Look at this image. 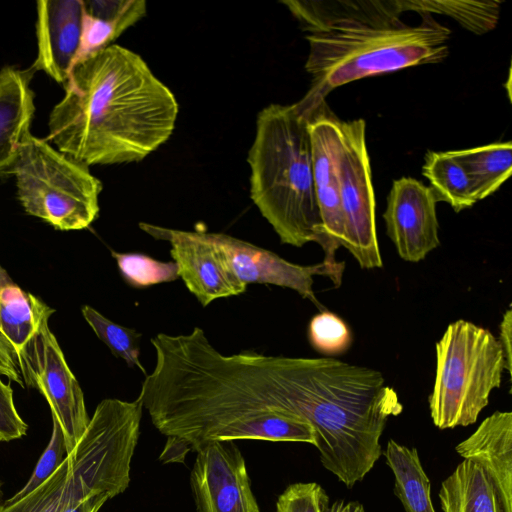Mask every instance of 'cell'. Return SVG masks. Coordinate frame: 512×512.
Returning a JSON list of instances; mask_svg holds the SVG:
<instances>
[{"instance_id": "obj_1", "label": "cell", "mask_w": 512, "mask_h": 512, "mask_svg": "<svg viewBox=\"0 0 512 512\" xmlns=\"http://www.w3.org/2000/svg\"><path fill=\"white\" fill-rule=\"evenodd\" d=\"M64 85L46 140L86 166L141 161L173 133L174 94L127 48L111 44L85 56Z\"/></svg>"}, {"instance_id": "obj_2", "label": "cell", "mask_w": 512, "mask_h": 512, "mask_svg": "<svg viewBox=\"0 0 512 512\" xmlns=\"http://www.w3.org/2000/svg\"><path fill=\"white\" fill-rule=\"evenodd\" d=\"M305 32L311 87L325 100L332 90L366 77L438 64L449 54L451 30L429 13L401 19L400 0H283Z\"/></svg>"}, {"instance_id": "obj_3", "label": "cell", "mask_w": 512, "mask_h": 512, "mask_svg": "<svg viewBox=\"0 0 512 512\" xmlns=\"http://www.w3.org/2000/svg\"><path fill=\"white\" fill-rule=\"evenodd\" d=\"M286 411L313 427L321 464L347 488L382 455L388 419L403 410L378 370L332 357H280Z\"/></svg>"}, {"instance_id": "obj_4", "label": "cell", "mask_w": 512, "mask_h": 512, "mask_svg": "<svg viewBox=\"0 0 512 512\" xmlns=\"http://www.w3.org/2000/svg\"><path fill=\"white\" fill-rule=\"evenodd\" d=\"M248 163L251 199L281 242L295 247L316 242L326 255L328 241L314 188L309 109L301 100L271 104L259 112Z\"/></svg>"}, {"instance_id": "obj_5", "label": "cell", "mask_w": 512, "mask_h": 512, "mask_svg": "<svg viewBox=\"0 0 512 512\" xmlns=\"http://www.w3.org/2000/svg\"><path fill=\"white\" fill-rule=\"evenodd\" d=\"M505 359L487 329L466 320L448 325L436 343V377L430 416L441 429L474 424L501 385Z\"/></svg>"}, {"instance_id": "obj_6", "label": "cell", "mask_w": 512, "mask_h": 512, "mask_svg": "<svg viewBox=\"0 0 512 512\" xmlns=\"http://www.w3.org/2000/svg\"><path fill=\"white\" fill-rule=\"evenodd\" d=\"M25 212L62 231L82 230L98 217L101 181L88 166L29 132L9 171Z\"/></svg>"}, {"instance_id": "obj_7", "label": "cell", "mask_w": 512, "mask_h": 512, "mask_svg": "<svg viewBox=\"0 0 512 512\" xmlns=\"http://www.w3.org/2000/svg\"><path fill=\"white\" fill-rule=\"evenodd\" d=\"M55 312L46 305L36 332L16 356L24 385L36 388L46 399L63 432L69 455L85 432L88 416L83 391L70 370L48 321Z\"/></svg>"}, {"instance_id": "obj_8", "label": "cell", "mask_w": 512, "mask_h": 512, "mask_svg": "<svg viewBox=\"0 0 512 512\" xmlns=\"http://www.w3.org/2000/svg\"><path fill=\"white\" fill-rule=\"evenodd\" d=\"M339 158L340 200L344 221L343 245L363 269L382 267L375 196L363 119L341 121Z\"/></svg>"}, {"instance_id": "obj_9", "label": "cell", "mask_w": 512, "mask_h": 512, "mask_svg": "<svg viewBox=\"0 0 512 512\" xmlns=\"http://www.w3.org/2000/svg\"><path fill=\"white\" fill-rule=\"evenodd\" d=\"M139 227L155 239L171 244V256L179 277L203 306L246 290V285L234 274L210 233L169 229L148 223H139Z\"/></svg>"}, {"instance_id": "obj_10", "label": "cell", "mask_w": 512, "mask_h": 512, "mask_svg": "<svg viewBox=\"0 0 512 512\" xmlns=\"http://www.w3.org/2000/svg\"><path fill=\"white\" fill-rule=\"evenodd\" d=\"M190 486L197 512H260L234 441H211L196 451Z\"/></svg>"}, {"instance_id": "obj_11", "label": "cell", "mask_w": 512, "mask_h": 512, "mask_svg": "<svg viewBox=\"0 0 512 512\" xmlns=\"http://www.w3.org/2000/svg\"><path fill=\"white\" fill-rule=\"evenodd\" d=\"M309 109V135L316 201L323 230L328 241L324 262L335 265L336 250L343 245L344 221L340 200L339 158L341 131L339 120L325 100L311 103L302 98Z\"/></svg>"}, {"instance_id": "obj_12", "label": "cell", "mask_w": 512, "mask_h": 512, "mask_svg": "<svg viewBox=\"0 0 512 512\" xmlns=\"http://www.w3.org/2000/svg\"><path fill=\"white\" fill-rule=\"evenodd\" d=\"M210 237L225 255L234 274L246 286L249 283H259L290 288L322 308L312 288L313 276L329 277L334 287L341 285L345 262L331 265L323 261L303 266L230 235L210 233Z\"/></svg>"}, {"instance_id": "obj_13", "label": "cell", "mask_w": 512, "mask_h": 512, "mask_svg": "<svg viewBox=\"0 0 512 512\" xmlns=\"http://www.w3.org/2000/svg\"><path fill=\"white\" fill-rule=\"evenodd\" d=\"M437 202L431 187L415 178L404 176L393 181L383 219L387 235L403 260L419 262L440 245Z\"/></svg>"}, {"instance_id": "obj_14", "label": "cell", "mask_w": 512, "mask_h": 512, "mask_svg": "<svg viewBox=\"0 0 512 512\" xmlns=\"http://www.w3.org/2000/svg\"><path fill=\"white\" fill-rule=\"evenodd\" d=\"M37 55L31 72L42 71L65 84L78 62L82 44V0L37 1Z\"/></svg>"}, {"instance_id": "obj_15", "label": "cell", "mask_w": 512, "mask_h": 512, "mask_svg": "<svg viewBox=\"0 0 512 512\" xmlns=\"http://www.w3.org/2000/svg\"><path fill=\"white\" fill-rule=\"evenodd\" d=\"M31 70L4 66L0 70V179L9 175L34 117Z\"/></svg>"}, {"instance_id": "obj_16", "label": "cell", "mask_w": 512, "mask_h": 512, "mask_svg": "<svg viewBox=\"0 0 512 512\" xmlns=\"http://www.w3.org/2000/svg\"><path fill=\"white\" fill-rule=\"evenodd\" d=\"M463 459L481 465L512 502V413L496 411L455 447Z\"/></svg>"}, {"instance_id": "obj_17", "label": "cell", "mask_w": 512, "mask_h": 512, "mask_svg": "<svg viewBox=\"0 0 512 512\" xmlns=\"http://www.w3.org/2000/svg\"><path fill=\"white\" fill-rule=\"evenodd\" d=\"M443 512H512L490 475L477 462L463 459L442 481L438 493Z\"/></svg>"}, {"instance_id": "obj_18", "label": "cell", "mask_w": 512, "mask_h": 512, "mask_svg": "<svg viewBox=\"0 0 512 512\" xmlns=\"http://www.w3.org/2000/svg\"><path fill=\"white\" fill-rule=\"evenodd\" d=\"M83 3L84 22L79 60L110 46L112 41L146 14V2L143 0H88Z\"/></svg>"}, {"instance_id": "obj_19", "label": "cell", "mask_w": 512, "mask_h": 512, "mask_svg": "<svg viewBox=\"0 0 512 512\" xmlns=\"http://www.w3.org/2000/svg\"><path fill=\"white\" fill-rule=\"evenodd\" d=\"M45 306L40 298L22 290L0 265V333L13 347L16 356L36 332Z\"/></svg>"}, {"instance_id": "obj_20", "label": "cell", "mask_w": 512, "mask_h": 512, "mask_svg": "<svg viewBox=\"0 0 512 512\" xmlns=\"http://www.w3.org/2000/svg\"><path fill=\"white\" fill-rule=\"evenodd\" d=\"M394 476V493L406 512H435L431 483L418 450L390 439L382 452Z\"/></svg>"}, {"instance_id": "obj_21", "label": "cell", "mask_w": 512, "mask_h": 512, "mask_svg": "<svg viewBox=\"0 0 512 512\" xmlns=\"http://www.w3.org/2000/svg\"><path fill=\"white\" fill-rule=\"evenodd\" d=\"M452 153L464 167L477 202L496 192L511 175V141L453 150Z\"/></svg>"}, {"instance_id": "obj_22", "label": "cell", "mask_w": 512, "mask_h": 512, "mask_svg": "<svg viewBox=\"0 0 512 512\" xmlns=\"http://www.w3.org/2000/svg\"><path fill=\"white\" fill-rule=\"evenodd\" d=\"M422 174L429 180L437 201L448 203L455 212L468 209L477 202L471 181L452 151H428Z\"/></svg>"}, {"instance_id": "obj_23", "label": "cell", "mask_w": 512, "mask_h": 512, "mask_svg": "<svg viewBox=\"0 0 512 512\" xmlns=\"http://www.w3.org/2000/svg\"><path fill=\"white\" fill-rule=\"evenodd\" d=\"M403 12L445 15L475 34L493 30L499 20L501 1L400 0Z\"/></svg>"}, {"instance_id": "obj_24", "label": "cell", "mask_w": 512, "mask_h": 512, "mask_svg": "<svg viewBox=\"0 0 512 512\" xmlns=\"http://www.w3.org/2000/svg\"><path fill=\"white\" fill-rule=\"evenodd\" d=\"M69 459L42 485L23 498L0 505V512H63L69 503Z\"/></svg>"}, {"instance_id": "obj_25", "label": "cell", "mask_w": 512, "mask_h": 512, "mask_svg": "<svg viewBox=\"0 0 512 512\" xmlns=\"http://www.w3.org/2000/svg\"><path fill=\"white\" fill-rule=\"evenodd\" d=\"M82 315L98 338L112 353L130 367L136 366L146 374L139 360L141 334L107 319L91 306L82 307Z\"/></svg>"}, {"instance_id": "obj_26", "label": "cell", "mask_w": 512, "mask_h": 512, "mask_svg": "<svg viewBox=\"0 0 512 512\" xmlns=\"http://www.w3.org/2000/svg\"><path fill=\"white\" fill-rule=\"evenodd\" d=\"M124 279L134 287L170 282L179 277L173 261L162 262L139 253L112 252Z\"/></svg>"}, {"instance_id": "obj_27", "label": "cell", "mask_w": 512, "mask_h": 512, "mask_svg": "<svg viewBox=\"0 0 512 512\" xmlns=\"http://www.w3.org/2000/svg\"><path fill=\"white\" fill-rule=\"evenodd\" d=\"M308 337L314 349L325 355L343 353L352 343L347 324L330 311H322L310 320Z\"/></svg>"}, {"instance_id": "obj_28", "label": "cell", "mask_w": 512, "mask_h": 512, "mask_svg": "<svg viewBox=\"0 0 512 512\" xmlns=\"http://www.w3.org/2000/svg\"><path fill=\"white\" fill-rule=\"evenodd\" d=\"M53 428L49 443L40 456L27 483L5 503L19 500L42 485L67 458L65 438L59 423L52 419Z\"/></svg>"}, {"instance_id": "obj_29", "label": "cell", "mask_w": 512, "mask_h": 512, "mask_svg": "<svg viewBox=\"0 0 512 512\" xmlns=\"http://www.w3.org/2000/svg\"><path fill=\"white\" fill-rule=\"evenodd\" d=\"M330 499L316 482L289 485L278 497L276 512H328Z\"/></svg>"}, {"instance_id": "obj_30", "label": "cell", "mask_w": 512, "mask_h": 512, "mask_svg": "<svg viewBox=\"0 0 512 512\" xmlns=\"http://www.w3.org/2000/svg\"><path fill=\"white\" fill-rule=\"evenodd\" d=\"M28 425L17 411L10 384L0 378V441L10 442L27 434Z\"/></svg>"}, {"instance_id": "obj_31", "label": "cell", "mask_w": 512, "mask_h": 512, "mask_svg": "<svg viewBox=\"0 0 512 512\" xmlns=\"http://www.w3.org/2000/svg\"><path fill=\"white\" fill-rule=\"evenodd\" d=\"M0 375L7 377L24 388V382L18 368L16 353L8 340L0 333Z\"/></svg>"}, {"instance_id": "obj_32", "label": "cell", "mask_w": 512, "mask_h": 512, "mask_svg": "<svg viewBox=\"0 0 512 512\" xmlns=\"http://www.w3.org/2000/svg\"><path fill=\"white\" fill-rule=\"evenodd\" d=\"M511 334H512V310L509 307L503 314L502 321L500 323V334L499 343L503 351L505 359V369L508 373H511Z\"/></svg>"}, {"instance_id": "obj_33", "label": "cell", "mask_w": 512, "mask_h": 512, "mask_svg": "<svg viewBox=\"0 0 512 512\" xmlns=\"http://www.w3.org/2000/svg\"><path fill=\"white\" fill-rule=\"evenodd\" d=\"M110 498L106 494H96L81 501L69 504L63 512H98Z\"/></svg>"}, {"instance_id": "obj_34", "label": "cell", "mask_w": 512, "mask_h": 512, "mask_svg": "<svg viewBox=\"0 0 512 512\" xmlns=\"http://www.w3.org/2000/svg\"><path fill=\"white\" fill-rule=\"evenodd\" d=\"M328 512H366L364 506L357 501L337 500L330 504Z\"/></svg>"}, {"instance_id": "obj_35", "label": "cell", "mask_w": 512, "mask_h": 512, "mask_svg": "<svg viewBox=\"0 0 512 512\" xmlns=\"http://www.w3.org/2000/svg\"><path fill=\"white\" fill-rule=\"evenodd\" d=\"M1 486H2V484H1V482H0V495H1Z\"/></svg>"}]
</instances>
